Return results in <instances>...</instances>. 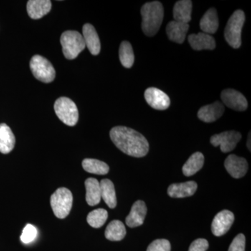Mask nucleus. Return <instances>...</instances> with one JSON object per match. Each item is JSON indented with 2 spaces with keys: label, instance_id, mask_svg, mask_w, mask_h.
<instances>
[{
  "label": "nucleus",
  "instance_id": "nucleus-1",
  "mask_svg": "<svg viewBox=\"0 0 251 251\" xmlns=\"http://www.w3.org/2000/svg\"><path fill=\"white\" fill-rule=\"evenodd\" d=\"M112 143L128 156L141 158L149 152L150 145L145 136L132 128L115 126L110 132Z\"/></svg>",
  "mask_w": 251,
  "mask_h": 251
},
{
  "label": "nucleus",
  "instance_id": "nucleus-2",
  "mask_svg": "<svg viewBox=\"0 0 251 251\" xmlns=\"http://www.w3.org/2000/svg\"><path fill=\"white\" fill-rule=\"evenodd\" d=\"M142 29L148 36H153L158 32L164 18V9L160 1L148 2L141 8Z\"/></svg>",
  "mask_w": 251,
  "mask_h": 251
},
{
  "label": "nucleus",
  "instance_id": "nucleus-3",
  "mask_svg": "<svg viewBox=\"0 0 251 251\" xmlns=\"http://www.w3.org/2000/svg\"><path fill=\"white\" fill-rule=\"evenodd\" d=\"M245 19L244 11L237 10L229 18L225 29V39L233 49H239L242 45V30Z\"/></svg>",
  "mask_w": 251,
  "mask_h": 251
},
{
  "label": "nucleus",
  "instance_id": "nucleus-4",
  "mask_svg": "<svg viewBox=\"0 0 251 251\" xmlns=\"http://www.w3.org/2000/svg\"><path fill=\"white\" fill-rule=\"evenodd\" d=\"M61 44L64 57L68 59L76 58L85 49V41L82 34L77 31H66L61 36Z\"/></svg>",
  "mask_w": 251,
  "mask_h": 251
},
{
  "label": "nucleus",
  "instance_id": "nucleus-5",
  "mask_svg": "<svg viewBox=\"0 0 251 251\" xmlns=\"http://www.w3.org/2000/svg\"><path fill=\"white\" fill-rule=\"evenodd\" d=\"M72 204L73 195L67 188H59L51 196V207L58 219H64L69 215Z\"/></svg>",
  "mask_w": 251,
  "mask_h": 251
},
{
  "label": "nucleus",
  "instance_id": "nucleus-6",
  "mask_svg": "<svg viewBox=\"0 0 251 251\" xmlns=\"http://www.w3.org/2000/svg\"><path fill=\"white\" fill-rule=\"evenodd\" d=\"M54 112L59 120L69 126H74L78 121V110L72 99L60 97L54 105Z\"/></svg>",
  "mask_w": 251,
  "mask_h": 251
},
{
  "label": "nucleus",
  "instance_id": "nucleus-7",
  "mask_svg": "<svg viewBox=\"0 0 251 251\" xmlns=\"http://www.w3.org/2000/svg\"><path fill=\"white\" fill-rule=\"evenodd\" d=\"M31 72L37 80L46 83L52 82L55 77L53 66L45 57L34 55L29 63Z\"/></svg>",
  "mask_w": 251,
  "mask_h": 251
},
{
  "label": "nucleus",
  "instance_id": "nucleus-8",
  "mask_svg": "<svg viewBox=\"0 0 251 251\" xmlns=\"http://www.w3.org/2000/svg\"><path fill=\"white\" fill-rule=\"evenodd\" d=\"M242 138V135L235 130L225 131L219 134L211 136L210 143L213 146L221 147L222 152H230L237 147L238 143Z\"/></svg>",
  "mask_w": 251,
  "mask_h": 251
},
{
  "label": "nucleus",
  "instance_id": "nucleus-9",
  "mask_svg": "<svg viewBox=\"0 0 251 251\" xmlns=\"http://www.w3.org/2000/svg\"><path fill=\"white\" fill-rule=\"evenodd\" d=\"M234 221V216L232 211L224 210L216 214L212 224H211V231L214 235L216 237H221L228 232L232 227Z\"/></svg>",
  "mask_w": 251,
  "mask_h": 251
},
{
  "label": "nucleus",
  "instance_id": "nucleus-10",
  "mask_svg": "<svg viewBox=\"0 0 251 251\" xmlns=\"http://www.w3.org/2000/svg\"><path fill=\"white\" fill-rule=\"evenodd\" d=\"M145 99L151 108L158 110H165L171 105V99L163 91L155 87L147 89Z\"/></svg>",
  "mask_w": 251,
  "mask_h": 251
},
{
  "label": "nucleus",
  "instance_id": "nucleus-11",
  "mask_svg": "<svg viewBox=\"0 0 251 251\" xmlns=\"http://www.w3.org/2000/svg\"><path fill=\"white\" fill-rule=\"evenodd\" d=\"M221 97L225 105L232 110L244 111L248 108L247 99L242 93L233 89L223 91Z\"/></svg>",
  "mask_w": 251,
  "mask_h": 251
},
{
  "label": "nucleus",
  "instance_id": "nucleus-12",
  "mask_svg": "<svg viewBox=\"0 0 251 251\" xmlns=\"http://www.w3.org/2000/svg\"><path fill=\"white\" fill-rule=\"evenodd\" d=\"M224 165L226 171L235 179L243 177L249 169L247 160L234 154L229 155L225 161Z\"/></svg>",
  "mask_w": 251,
  "mask_h": 251
},
{
  "label": "nucleus",
  "instance_id": "nucleus-13",
  "mask_svg": "<svg viewBox=\"0 0 251 251\" xmlns=\"http://www.w3.org/2000/svg\"><path fill=\"white\" fill-rule=\"evenodd\" d=\"M225 111L224 104L219 101L204 105L200 109L198 112V117L201 121L206 123H211L219 120L222 117Z\"/></svg>",
  "mask_w": 251,
  "mask_h": 251
},
{
  "label": "nucleus",
  "instance_id": "nucleus-14",
  "mask_svg": "<svg viewBox=\"0 0 251 251\" xmlns=\"http://www.w3.org/2000/svg\"><path fill=\"white\" fill-rule=\"evenodd\" d=\"M148 209L145 202L136 201L132 206L130 214L126 219V224L129 227H136L142 226L146 217Z\"/></svg>",
  "mask_w": 251,
  "mask_h": 251
},
{
  "label": "nucleus",
  "instance_id": "nucleus-15",
  "mask_svg": "<svg viewBox=\"0 0 251 251\" xmlns=\"http://www.w3.org/2000/svg\"><path fill=\"white\" fill-rule=\"evenodd\" d=\"M82 37L85 46L93 55H97L100 51V43L95 28L91 24L84 25L82 27Z\"/></svg>",
  "mask_w": 251,
  "mask_h": 251
},
{
  "label": "nucleus",
  "instance_id": "nucleus-16",
  "mask_svg": "<svg viewBox=\"0 0 251 251\" xmlns=\"http://www.w3.org/2000/svg\"><path fill=\"white\" fill-rule=\"evenodd\" d=\"M188 42L195 50H214L216 48V41L212 36L200 32L188 36Z\"/></svg>",
  "mask_w": 251,
  "mask_h": 251
},
{
  "label": "nucleus",
  "instance_id": "nucleus-17",
  "mask_svg": "<svg viewBox=\"0 0 251 251\" xmlns=\"http://www.w3.org/2000/svg\"><path fill=\"white\" fill-rule=\"evenodd\" d=\"M188 29L189 25L186 23L171 21L166 27L167 35L170 40L181 44L184 42Z\"/></svg>",
  "mask_w": 251,
  "mask_h": 251
},
{
  "label": "nucleus",
  "instance_id": "nucleus-18",
  "mask_svg": "<svg viewBox=\"0 0 251 251\" xmlns=\"http://www.w3.org/2000/svg\"><path fill=\"white\" fill-rule=\"evenodd\" d=\"M197 183L193 181L180 184H173L168 187V193L173 198H182L192 196L197 191Z\"/></svg>",
  "mask_w": 251,
  "mask_h": 251
},
{
  "label": "nucleus",
  "instance_id": "nucleus-19",
  "mask_svg": "<svg viewBox=\"0 0 251 251\" xmlns=\"http://www.w3.org/2000/svg\"><path fill=\"white\" fill-rule=\"evenodd\" d=\"M51 7L52 3L50 0H30L27 4L28 15L34 20L40 19L49 14Z\"/></svg>",
  "mask_w": 251,
  "mask_h": 251
},
{
  "label": "nucleus",
  "instance_id": "nucleus-20",
  "mask_svg": "<svg viewBox=\"0 0 251 251\" xmlns=\"http://www.w3.org/2000/svg\"><path fill=\"white\" fill-rule=\"evenodd\" d=\"M193 3L190 0L176 1L173 9V17L175 21L188 24L191 21Z\"/></svg>",
  "mask_w": 251,
  "mask_h": 251
},
{
  "label": "nucleus",
  "instance_id": "nucleus-21",
  "mask_svg": "<svg viewBox=\"0 0 251 251\" xmlns=\"http://www.w3.org/2000/svg\"><path fill=\"white\" fill-rule=\"evenodd\" d=\"M201 29L205 34H215L219 26L217 11L214 8H211L204 14L200 23Z\"/></svg>",
  "mask_w": 251,
  "mask_h": 251
},
{
  "label": "nucleus",
  "instance_id": "nucleus-22",
  "mask_svg": "<svg viewBox=\"0 0 251 251\" xmlns=\"http://www.w3.org/2000/svg\"><path fill=\"white\" fill-rule=\"evenodd\" d=\"M86 201L90 206L97 205L101 200L100 182L94 178H89L85 182Z\"/></svg>",
  "mask_w": 251,
  "mask_h": 251
},
{
  "label": "nucleus",
  "instance_id": "nucleus-23",
  "mask_svg": "<svg viewBox=\"0 0 251 251\" xmlns=\"http://www.w3.org/2000/svg\"><path fill=\"white\" fill-rule=\"evenodd\" d=\"M16 138L6 124H0V152L6 154L14 150Z\"/></svg>",
  "mask_w": 251,
  "mask_h": 251
},
{
  "label": "nucleus",
  "instance_id": "nucleus-24",
  "mask_svg": "<svg viewBox=\"0 0 251 251\" xmlns=\"http://www.w3.org/2000/svg\"><path fill=\"white\" fill-rule=\"evenodd\" d=\"M100 194L104 202L110 209H114L117 206L116 193L113 183L110 179L101 180L100 182Z\"/></svg>",
  "mask_w": 251,
  "mask_h": 251
},
{
  "label": "nucleus",
  "instance_id": "nucleus-25",
  "mask_svg": "<svg viewBox=\"0 0 251 251\" xmlns=\"http://www.w3.org/2000/svg\"><path fill=\"white\" fill-rule=\"evenodd\" d=\"M204 157L201 152L193 153L182 168L185 176H191L197 173L204 166Z\"/></svg>",
  "mask_w": 251,
  "mask_h": 251
},
{
  "label": "nucleus",
  "instance_id": "nucleus-26",
  "mask_svg": "<svg viewBox=\"0 0 251 251\" xmlns=\"http://www.w3.org/2000/svg\"><path fill=\"white\" fill-rule=\"evenodd\" d=\"M126 230L125 225L118 220L112 221L109 224L105 232V236L108 240L112 242L121 241L125 237Z\"/></svg>",
  "mask_w": 251,
  "mask_h": 251
},
{
  "label": "nucleus",
  "instance_id": "nucleus-27",
  "mask_svg": "<svg viewBox=\"0 0 251 251\" xmlns=\"http://www.w3.org/2000/svg\"><path fill=\"white\" fill-rule=\"evenodd\" d=\"M82 167L83 169L87 173L92 174L104 175L108 174L109 166L105 162L99 161L93 158H85L82 161Z\"/></svg>",
  "mask_w": 251,
  "mask_h": 251
},
{
  "label": "nucleus",
  "instance_id": "nucleus-28",
  "mask_svg": "<svg viewBox=\"0 0 251 251\" xmlns=\"http://www.w3.org/2000/svg\"><path fill=\"white\" fill-rule=\"evenodd\" d=\"M120 62L122 65L127 69H130L133 67L134 64L135 56L131 44L128 41H123L120 45Z\"/></svg>",
  "mask_w": 251,
  "mask_h": 251
},
{
  "label": "nucleus",
  "instance_id": "nucleus-29",
  "mask_svg": "<svg viewBox=\"0 0 251 251\" xmlns=\"http://www.w3.org/2000/svg\"><path fill=\"white\" fill-rule=\"evenodd\" d=\"M108 218V211L104 209H97L91 211L87 218V223L94 228H100Z\"/></svg>",
  "mask_w": 251,
  "mask_h": 251
},
{
  "label": "nucleus",
  "instance_id": "nucleus-30",
  "mask_svg": "<svg viewBox=\"0 0 251 251\" xmlns=\"http://www.w3.org/2000/svg\"><path fill=\"white\" fill-rule=\"evenodd\" d=\"M37 235V229L34 226L27 224L23 229V233L21 236V239L24 244H29L36 239Z\"/></svg>",
  "mask_w": 251,
  "mask_h": 251
},
{
  "label": "nucleus",
  "instance_id": "nucleus-31",
  "mask_svg": "<svg viewBox=\"0 0 251 251\" xmlns=\"http://www.w3.org/2000/svg\"><path fill=\"white\" fill-rule=\"evenodd\" d=\"M171 245L167 239H156L149 246L147 251H171Z\"/></svg>",
  "mask_w": 251,
  "mask_h": 251
},
{
  "label": "nucleus",
  "instance_id": "nucleus-32",
  "mask_svg": "<svg viewBox=\"0 0 251 251\" xmlns=\"http://www.w3.org/2000/svg\"><path fill=\"white\" fill-rule=\"evenodd\" d=\"M245 236L243 234H239L231 243L228 251H245Z\"/></svg>",
  "mask_w": 251,
  "mask_h": 251
},
{
  "label": "nucleus",
  "instance_id": "nucleus-33",
  "mask_svg": "<svg viewBox=\"0 0 251 251\" xmlns=\"http://www.w3.org/2000/svg\"><path fill=\"white\" fill-rule=\"evenodd\" d=\"M209 248V242L204 239H198L192 242L188 251H206Z\"/></svg>",
  "mask_w": 251,
  "mask_h": 251
},
{
  "label": "nucleus",
  "instance_id": "nucleus-34",
  "mask_svg": "<svg viewBox=\"0 0 251 251\" xmlns=\"http://www.w3.org/2000/svg\"><path fill=\"white\" fill-rule=\"evenodd\" d=\"M247 148L249 149V151H251V132L249 134V138L247 140Z\"/></svg>",
  "mask_w": 251,
  "mask_h": 251
}]
</instances>
